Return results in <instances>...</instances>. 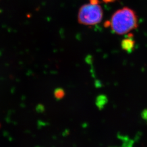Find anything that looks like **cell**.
I'll list each match as a JSON object with an SVG mask.
<instances>
[{"label": "cell", "mask_w": 147, "mask_h": 147, "mask_svg": "<svg viewBox=\"0 0 147 147\" xmlns=\"http://www.w3.org/2000/svg\"><path fill=\"white\" fill-rule=\"evenodd\" d=\"M110 22L113 31L119 35L126 34L138 26L136 14L128 7L116 11L112 16Z\"/></svg>", "instance_id": "cell-1"}, {"label": "cell", "mask_w": 147, "mask_h": 147, "mask_svg": "<svg viewBox=\"0 0 147 147\" xmlns=\"http://www.w3.org/2000/svg\"><path fill=\"white\" fill-rule=\"evenodd\" d=\"M64 95H65V93L63 89L57 88L55 90L54 95L56 99H61L64 96Z\"/></svg>", "instance_id": "cell-4"}, {"label": "cell", "mask_w": 147, "mask_h": 147, "mask_svg": "<svg viewBox=\"0 0 147 147\" xmlns=\"http://www.w3.org/2000/svg\"><path fill=\"white\" fill-rule=\"evenodd\" d=\"M121 47L126 51H130L134 47V42L131 38L125 39L121 42Z\"/></svg>", "instance_id": "cell-3"}, {"label": "cell", "mask_w": 147, "mask_h": 147, "mask_svg": "<svg viewBox=\"0 0 147 147\" xmlns=\"http://www.w3.org/2000/svg\"><path fill=\"white\" fill-rule=\"evenodd\" d=\"M103 2H104L105 3H112L116 1L117 0H102Z\"/></svg>", "instance_id": "cell-6"}, {"label": "cell", "mask_w": 147, "mask_h": 147, "mask_svg": "<svg viewBox=\"0 0 147 147\" xmlns=\"http://www.w3.org/2000/svg\"><path fill=\"white\" fill-rule=\"evenodd\" d=\"M103 17V11L99 4L89 3L81 7L78 13V21L85 25H94L99 23Z\"/></svg>", "instance_id": "cell-2"}, {"label": "cell", "mask_w": 147, "mask_h": 147, "mask_svg": "<svg viewBox=\"0 0 147 147\" xmlns=\"http://www.w3.org/2000/svg\"><path fill=\"white\" fill-rule=\"evenodd\" d=\"M90 3L92 4L98 5V4H99V0H90Z\"/></svg>", "instance_id": "cell-5"}]
</instances>
